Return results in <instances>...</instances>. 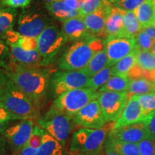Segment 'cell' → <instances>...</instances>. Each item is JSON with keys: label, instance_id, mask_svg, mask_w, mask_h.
<instances>
[{"label": "cell", "instance_id": "e575fe53", "mask_svg": "<svg viewBox=\"0 0 155 155\" xmlns=\"http://www.w3.org/2000/svg\"><path fill=\"white\" fill-rule=\"evenodd\" d=\"M104 1V0H86L78 9L79 17L84 18L87 15L91 14L99 8Z\"/></svg>", "mask_w": 155, "mask_h": 155}, {"label": "cell", "instance_id": "7402d4cb", "mask_svg": "<svg viewBox=\"0 0 155 155\" xmlns=\"http://www.w3.org/2000/svg\"><path fill=\"white\" fill-rule=\"evenodd\" d=\"M17 14V9L0 5V39L4 40L6 34L13 30Z\"/></svg>", "mask_w": 155, "mask_h": 155}, {"label": "cell", "instance_id": "8fae6325", "mask_svg": "<svg viewBox=\"0 0 155 155\" xmlns=\"http://www.w3.org/2000/svg\"><path fill=\"white\" fill-rule=\"evenodd\" d=\"M35 126L32 119H22L9 126L2 135L7 141L8 148L16 152L28 143Z\"/></svg>", "mask_w": 155, "mask_h": 155}, {"label": "cell", "instance_id": "4316f807", "mask_svg": "<svg viewBox=\"0 0 155 155\" xmlns=\"http://www.w3.org/2000/svg\"><path fill=\"white\" fill-rule=\"evenodd\" d=\"M134 12L137 19H139L142 28L153 25L154 5L152 0H146Z\"/></svg>", "mask_w": 155, "mask_h": 155}, {"label": "cell", "instance_id": "d4e9b609", "mask_svg": "<svg viewBox=\"0 0 155 155\" xmlns=\"http://www.w3.org/2000/svg\"><path fill=\"white\" fill-rule=\"evenodd\" d=\"M129 81H130V80L128 77L120 76V75H112L111 78L98 91L99 93L104 91H128Z\"/></svg>", "mask_w": 155, "mask_h": 155}, {"label": "cell", "instance_id": "4dcf8cb0", "mask_svg": "<svg viewBox=\"0 0 155 155\" xmlns=\"http://www.w3.org/2000/svg\"><path fill=\"white\" fill-rule=\"evenodd\" d=\"M146 120L155 114V93L136 94Z\"/></svg>", "mask_w": 155, "mask_h": 155}, {"label": "cell", "instance_id": "44dd1931", "mask_svg": "<svg viewBox=\"0 0 155 155\" xmlns=\"http://www.w3.org/2000/svg\"><path fill=\"white\" fill-rule=\"evenodd\" d=\"M45 8L51 16L63 22L67 19L79 17L78 10L69 8L63 0L54 2H47Z\"/></svg>", "mask_w": 155, "mask_h": 155}, {"label": "cell", "instance_id": "30bf717a", "mask_svg": "<svg viewBox=\"0 0 155 155\" xmlns=\"http://www.w3.org/2000/svg\"><path fill=\"white\" fill-rule=\"evenodd\" d=\"M134 94L125 92H100L97 100L104 114L106 123L115 122L123 112Z\"/></svg>", "mask_w": 155, "mask_h": 155}, {"label": "cell", "instance_id": "5b68a950", "mask_svg": "<svg viewBox=\"0 0 155 155\" xmlns=\"http://www.w3.org/2000/svg\"><path fill=\"white\" fill-rule=\"evenodd\" d=\"M37 39L38 50L42 58L40 67H47L53 63L68 42L63 30L55 25L45 29Z\"/></svg>", "mask_w": 155, "mask_h": 155}, {"label": "cell", "instance_id": "f546056e", "mask_svg": "<svg viewBox=\"0 0 155 155\" xmlns=\"http://www.w3.org/2000/svg\"><path fill=\"white\" fill-rule=\"evenodd\" d=\"M137 64L144 71H151L155 70V55L148 50H141L136 48Z\"/></svg>", "mask_w": 155, "mask_h": 155}, {"label": "cell", "instance_id": "603a6c76", "mask_svg": "<svg viewBox=\"0 0 155 155\" xmlns=\"http://www.w3.org/2000/svg\"><path fill=\"white\" fill-rule=\"evenodd\" d=\"M105 146L112 149L119 155H141L137 144L118 141L107 137Z\"/></svg>", "mask_w": 155, "mask_h": 155}, {"label": "cell", "instance_id": "9a60e30c", "mask_svg": "<svg viewBox=\"0 0 155 155\" xmlns=\"http://www.w3.org/2000/svg\"><path fill=\"white\" fill-rule=\"evenodd\" d=\"M112 5L109 1L104 0L99 8L83 18L87 28L92 35L102 38L106 18L110 9L113 7Z\"/></svg>", "mask_w": 155, "mask_h": 155}, {"label": "cell", "instance_id": "2e32d148", "mask_svg": "<svg viewBox=\"0 0 155 155\" xmlns=\"http://www.w3.org/2000/svg\"><path fill=\"white\" fill-rule=\"evenodd\" d=\"M144 121H146V119L143 114L140 104L136 94H134L128 101L121 116L115 121L113 129H117L124 126L133 124Z\"/></svg>", "mask_w": 155, "mask_h": 155}, {"label": "cell", "instance_id": "7dc6e473", "mask_svg": "<svg viewBox=\"0 0 155 155\" xmlns=\"http://www.w3.org/2000/svg\"><path fill=\"white\" fill-rule=\"evenodd\" d=\"M154 5V12H153V25H155V0H152Z\"/></svg>", "mask_w": 155, "mask_h": 155}, {"label": "cell", "instance_id": "484cf974", "mask_svg": "<svg viewBox=\"0 0 155 155\" xmlns=\"http://www.w3.org/2000/svg\"><path fill=\"white\" fill-rule=\"evenodd\" d=\"M136 63H137V57H136L134 50L132 53L125 56L112 66L113 75L127 77L129 73L136 65Z\"/></svg>", "mask_w": 155, "mask_h": 155}, {"label": "cell", "instance_id": "ab89813d", "mask_svg": "<svg viewBox=\"0 0 155 155\" xmlns=\"http://www.w3.org/2000/svg\"><path fill=\"white\" fill-rule=\"evenodd\" d=\"M44 129L40 127L38 124H35L34 127L33 132L31 135L30 140L28 141V144L32 146L34 148L38 149L42 141V132H43Z\"/></svg>", "mask_w": 155, "mask_h": 155}, {"label": "cell", "instance_id": "bcb514c9", "mask_svg": "<svg viewBox=\"0 0 155 155\" xmlns=\"http://www.w3.org/2000/svg\"><path fill=\"white\" fill-rule=\"evenodd\" d=\"M104 150H105V155H119L117 152H116L115 151H114L112 149L110 148L107 146L104 147Z\"/></svg>", "mask_w": 155, "mask_h": 155}, {"label": "cell", "instance_id": "60d3db41", "mask_svg": "<svg viewBox=\"0 0 155 155\" xmlns=\"http://www.w3.org/2000/svg\"><path fill=\"white\" fill-rule=\"evenodd\" d=\"M9 81V77L6 75L5 71L0 69V101L6 91Z\"/></svg>", "mask_w": 155, "mask_h": 155}, {"label": "cell", "instance_id": "7a4b0ae2", "mask_svg": "<svg viewBox=\"0 0 155 155\" xmlns=\"http://www.w3.org/2000/svg\"><path fill=\"white\" fill-rule=\"evenodd\" d=\"M105 47V40L91 37L75 42L63 52L58 61L61 71H79L88 65L94 55Z\"/></svg>", "mask_w": 155, "mask_h": 155}, {"label": "cell", "instance_id": "52a82bcc", "mask_svg": "<svg viewBox=\"0 0 155 155\" xmlns=\"http://www.w3.org/2000/svg\"><path fill=\"white\" fill-rule=\"evenodd\" d=\"M45 11L37 5L22 9L17 19V30L22 35L38 38L45 29L53 25Z\"/></svg>", "mask_w": 155, "mask_h": 155}, {"label": "cell", "instance_id": "d6986e66", "mask_svg": "<svg viewBox=\"0 0 155 155\" xmlns=\"http://www.w3.org/2000/svg\"><path fill=\"white\" fill-rule=\"evenodd\" d=\"M12 63L26 67H40L41 56L38 50H25L17 45H9Z\"/></svg>", "mask_w": 155, "mask_h": 155}, {"label": "cell", "instance_id": "8992f818", "mask_svg": "<svg viewBox=\"0 0 155 155\" xmlns=\"http://www.w3.org/2000/svg\"><path fill=\"white\" fill-rule=\"evenodd\" d=\"M36 121L38 125L65 147L75 124L73 118L62 113L53 105Z\"/></svg>", "mask_w": 155, "mask_h": 155}, {"label": "cell", "instance_id": "9c48e42d", "mask_svg": "<svg viewBox=\"0 0 155 155\" xmlns=\"http://www.w3.org/2000/svg\"><path fill=\"white\" fill-rule=\"evenodd\" d=\"M91 76L84 69L79 71H58L50 75V91L54 98L76 88L88 87Z\"/></svg>", "mask_w": 155, "mask_h": 155}, {"label": "cell", "instance_id": "c3c4849f", "mask_svg": "<svg viewBox=\"0 0 155 155\" xmlns=\"http://www.w3.org/2000/svg\"><path fill=\"white\" fill-rule=\"evenodd\" d=\"M151 52H152V53H153V54H154L155 55V40L154 42H153V44H152V48H151Z\"/></svg>", "mask_w": 155, "mask_h": 155}, {"label": "cell", "instance_id": "277c9868", "mask_svg": "<svg viewBox=\"0 0 155 155\" xmlns=\"http://www.w3.org/2000/svg\"><path fill=\"white\" fill-rule=\"evenodd\" d=\"M0 105L21 120H37L40 117V108L10 79Z\"/></svg>", "mask_w": 155, "mask_h": 155}, {"label": "cell", "instance_id": "ba28073f", "mask_svg": "<svg viewBox=\"0 0 155 155\" xmlns=\"http://www.w3.org/2000/svg\"><path fill=\"white\" fill-rule=\"evenodd\" d=\"M98 95L99 92L89 87L76 88L56 97L53 105L62 113L73 118L88 103L97 99Z\"/></svg>", "mask_w": 155, "mask_h": 155}, {"label": "cell", "instance_id": "f35d334b", "mask_svg": "<svg viewBox=\"0 0 155 155\" xmlns=\"http://www.w3.org/2000/svg\"><path fill=\"white\" fill-rule=\"evenodd\" d=\"M32 0H0V5L10 8H26L30 5Z\"/></svg>", "mask_w": 155, "mask_h": 155}, {"label": "cell", "instance_id": "d590c367", "mask_svg": "<svg viewBox=\"0 0 155 155\" xmlns=\"http://www.w3.org/2000/svg\"><path fill=\"white\" fill-rule=\"evenodd\" d=\"M21 120L0 105V134H2L12 121Z\"/></svg>", "mask_w": 155, "mask_h": 155}, {"label": "cell", "instance_id": "681fc988", "mask_svg": "<svg viewBox=\"0 0 155 155\" xmlns=\"http://www.w3.org/2000/svg\"><path fill=\"white\" fill-rule=\"evenodd\" d=\"M108 1H109L110 2L112 3V4H115L116 2H119L123 1V0H108Z\"/></svg>", "mask_w": 155, "mask_h": 155}, {"label": "cell", "instance_id": "836d02e7", "mask_svg": "<svg viewBox=\"0 0 155 155\" xmlns=\"http://www.w3.org/2000/svg\"><path fill=\"white\" fill-rule=\"evenodd\" d=\"M136 48L141 50H150L153 44V40L146 32L141 30L134 38Z\"/></svg>", "mask_w": 155, "mask_h": 155}, {"label": "cell", "instance_id": "4fadbf2b", "mask_svg": "<svg viewBox=\"0 0 155 155\" xmlns=\"http://www.w3.org/2000/svg\"><path fill=\"white\" fill-rule=\"evenodd\" d=\"M105 48L108 56V66L112 67L136 49L135 40L128 37L107 38L105 40Z\"/></svg>", "mask_w": 155, "mask_h": 155}, {"label": "cell", "instance_id": "6da1fadb", "mask_svg": "<svg viewBox=\"0 0 155 155\" xmlns=\"http://www.w3.org/2000/svg\"><path fill=\"white\" fill-rule=\"evenodd\" d=\"M6 75L40 108L50 91V71L41 67H26L12 63Z\"/></svg>", "mask_w": 155, "mask_h": 155}, {"label": "cell", "instance_id": "7bdbcfd3", "mask_svg": "<svg viewBox=\"0 0 155 155\" xmlns=\"http://www.w3.org/2000/svg\"><path fill=\"white\" fill-rule=\"evenodd\" d=\"M149 134L155 138V114L146 120Z\"/></svg>", "mask_w": 155, "mask_h": 155}, {"label": "cell", "instance_id": "ac0fdd59", "mask_svg": "<svg viewBox=\"0 0 155 155\" xmlns=\"http://www.w3.org/2000/svg\"><path fill=\"white\" fill-rule=\"evenodd\" d=\"M64 34L69 42H78L91 37H95L91 34L87 28L83 17H77L64 21L62 27Z\"/></svg>", "mask_w": 155, "mask_h": 155}, {"label": "cell", "instance_id": "1f68e13d", "mask_svg": "<svg viewBox=\"0 0 155 155\" xmlns=\"http://www.w3.org/2000/svg\"><path fill=\"white\" fill-rule=\"evenodd\" d=\"M112 75H113L112 67L106 66L99 72L96 73L92 77H91L90 81H89L88 83V87L98 91L111 78Z\"/></svg>", "mask_w": 155, "mask_h": 155}, {"label": "cell", "instance_id": "7c38bea8", "mask_svg": "<svg viewBox=\"0 0 155 155\" xmlns=\"http://www.w3.org/2000/svg\"><path fill=\"white\" fill-rule=\"evenodd\" d=\"M73 121L81 128L101 129L106 124L104 114L97 99H95L73 116Z\"/></svg>", "mask_w": 155, "mask_h": 155}, {"label": "cell", "instance_id": "ee69618b", "mask_svg": "<svg viewBox=\"0 0 155 155\" xmlns=\"http://www.w3.org/2000/svg\"><path fill=\"white\" fill-rule=\"evenodd\" d=\"M7 141L2 134H0V155L7 154Z\"/></svg>", "mask_w": 155, "mask_h": 155}, {"label": "cell", "instance_id": "f907efd6", "mask_svg": "<svg viewBox=\"0 0 155 155\" xmlns=\"http://www.w3.org/2000/svg\"><path fill=\"white\" fill-rule=\"evenodd\" d=\"M74 155H91V154H74Z\"/></svg>", "mask_w": 155, "mask_h": 155}, {"label": "cell", "instance_id": "ffe728a7", "mask_svg": "<svg viewBox=\"0 0 155 155\" xmlns=\"http://www.w3.org/2000/svg\"><path fill=\"white\" fill-rule=\"evenodd\" d=\"M35 155H67L65 147L45 131L42 132L41 144Z\"/></svg>", "mask_w": 155, "mask_h": 155}, {"label": "cell", "instance_id": "816d5d0a", "mask_svg": "<svg viewBox=\"0 0 155 155\" xmlns=\"http://www.w3.org/2000/svg\"></svg>", "mask_w": 155, "mask_h": 155}, {"label": "cell", "instance_id": "d6a6232c", "mask_svg": "<svg viewBox=\"0 0 155 155\" xmlns=\"http://www.w3.org/2000/svg\"><path fill=\"white\" fill-rule=\"evenodd\" d=\"M12 64L9 47L5 40L0 39V68L7 70Z\"/></svg>", "mask_w": 155, "mask_h": 155}, {"label": "cell", "instance_id": "5bb4252c", "mask_svg": "<svg viewBox=\"0 0 155 155\" xmlns=\"http://www.w3.org/2000/svg\"><path fill=\"white\" fill-rule=\"evenodd\" d=\"M149 136L147 121H144L113 129L108 134V137L118 141L138 144Z\"/></svg>", "mask_w": 155, "mask_h": 155}, {"label": "cell", "instance_id": "e0dca14e", "mask_svg": "<svg viewBox=\"0 0 155 155\" xmlns=\"http://www.w3.org/2000/svg\"><path fill=\"white\" fill-rule=\"evenodd\" d=\"M125 10L119 7L113 6L110 9L106 18L105 28L102 38L124 36V15Z\"/></svg>", "mask_w": 155, "mask_h": 155}, {"label": "cell", "instance_id": "cb8c5ba5", "mask_svg": "<svg viewBox=\"0 0 155 155\" xmlns=\"http://www.w3.org/2000/svg\"><path fill=\"white\" fill-rule=\"evenodd\" d=\"M108 56L106 48L104 47V49L95 54L94 57L88 63V65L83 69L91 77H92L93 75L99 72L104 68L108 66Z\"/></svg>", "mask_w": 155, "mask_h": 155}, {"label": "cell", "instance_id": "83f0119b", "mask_svg": "<svg viewBox=\"0 0 155 155\" xmlns=\"http://www.w3.org/2000/svg\"><path fill=\"white\" fill-rule=\"evenodd\" d=\"M124 36L128 38H134L142 30V27L134 11L125 10L124 15Z\"/></svg>", "mask_w": 155, "mask_h": 155}, {"label": "cell", "instance_id": "3957f363", "mask_svg": "<svg viewBox=\"0 0 155 155\" xmlns=\"http://www.w3.org/2000/svg\"><path fill=\"white\" fill-rule=\"evenodd\" d=\"M115 122H108L101 129L81 128L73 133L70 144L71 155H98L104 150L108 135Z\"/></svg>", "mask_w": 155, "mask_h": 155}, {"label": "cell", "instance_id": "f1b7e54d", "mask_svg": "<svg viewBox=\"0 0 155 155\" xmlns=\"http://www.w3.org/2000/svg\"><path fill=\"white\" fill-rule=\"evenodd\" d=\"M127 92L132 94H146L155 93V83L143 78L131 79L129 81V89Z\"/></svg>", "mask_w": 155, "mask_h": 155}, {"label": "cell", "instance_id": "8d00e7d4", "mask_svg": "<svg viewBox=\"0 0 155 155\" xmlns=\"http://www.w3.org/2000/svg\"><path fill=\"white\" fill-rule=\"evenodd\" d=\"M141 155H155V138L149 136L138 144Z\"/></svg>", "mask_w": 155, "mask_h": 155}, {"label": "cell", "instance_id": "f6af8a7d", "mask_svg": "<svg viewBox=\"0 0 155 155\" xmlns=\"http://www.w3.org/2000/svg\"><path fill=\"white\" fill-rule=\"evenodd\" d=\"M142 30L148 35L152 38L153 41L155 40V25H152L150 26H147L146 28H142Z\"/></svg>", "mask_w": 155, "mask_h": 155}, {"label": "cell", "instance_id": "b9f144b4", "mask_svg": "<svg viewBox=\"0 0 155 155\" xmlns=\"http://www.w3.org/2000/svg\"><path fill=\"white\" fill-rule=\"evenodd\" d=\"M36 150L37 149L30 146L28 143L22 148L19 149L16 152H12V155H35Z\"/></svg>", "mask_w": 155, "mask_h": 155}, {"label": "cell", "instance_id": "74e56055", "mask_svg": "<svg viewBox=\"0 0 155 155\" xmlns=\"http://www.w3.org/2000/svg\"><path fill=\"white\" fill-rule=\"evenodd\" d=\"M145 1L146 0H123L114 4V5L127 11H134Z\"/></svg>", "mask_w": 155, "mask_h": 155}]
</instances>
